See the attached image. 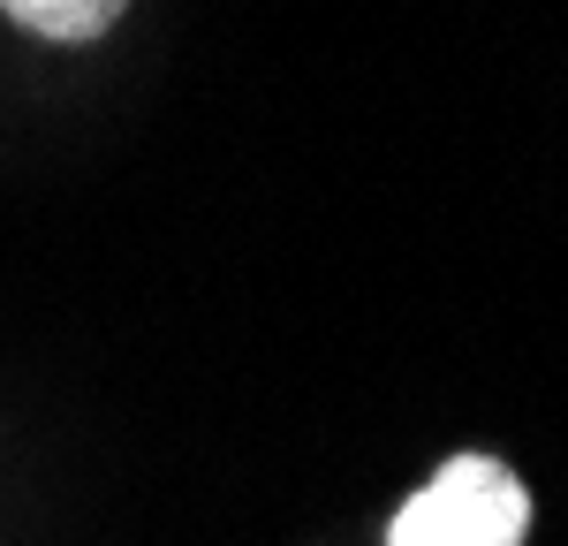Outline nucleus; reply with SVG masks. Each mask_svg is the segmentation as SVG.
Listing matches in <instances>:
<instances>
[{"label":"nucleus","mask_w":568,"mask_h":546,"mask_svg":"<svg viewBox=\"0 0 568 546\" xmlns=\"http://www.w3.org/2000/svg\"><path fill=\"white\" fill-rule=\"evenodd\" d=\"M122 8H130V0H0V16H8V23H23L31 39H61V46L99 39Z\"/></svg>","instance_id":"nucleus-2"},{"label":"nucleus","mask_w":568,"mask_h":546,"mask_svg":"<svg viewBox=\"0 0 568 546\" xmlns=\"http://www.w3.org/2000/svg\"><path fill=\"white\" fill-rule=\"evenodd\" d=\"M530 501L516 471H500L493 455H455L425 494L402 501L387 546H524Z\"/></svg>","instance_id":"nucleus-1"}]
</instances>
